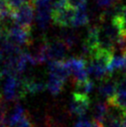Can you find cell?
Instances as JSON below:
<instances>
[{
	"mask_svg": "<svg viewBox=\"0 0 126 127\" xmlns=\"http://www.w3.org/2000/svg\"><path fill=\"white\" fill-rule=\"evenodd\" d=\"M122 123L123 127H126V110H123L122 113Z\"/></svg>",
	"mask_w": 126,
	"mask_h": 127,
	"instance_id": "22",
	"label": "cell"
},
{
	"mask_svg": "<svg viewBox=\"0 0 126 127\" xmlns=\"http://www.w3.org/2000/svg\"><path fill=\"white\" fill-rule=\"evenodd\" d=\"M7 2L11 9L14 10V9L18 8V7L22 6V5L31 2V0H7Z\"/></svg>",
	"mask_w": 126,
	"mask_h": 127,
	"instance_id": "21",
	"label": "cell"
},
{
	"mask_svg": "<svg viewBox=\"0 0 126 127\" xmlns=\"http://www.w3.org/2000/svg\"><path fill=\"white\" fill-rule=\"evenodd\" d=\"M91 105V100L88 95L80 94L77 92H74L68 106V111L70 116H81L84 115L88 110Z\"/></svg>",
	"mask_w": 126,
	"mask_h": 127,
	"instance_id": "3",
	"label": "cell"
},
{
	"mask_svg": "<svg viewBox=\"0 0 126 127\" xmlns=\"http://www.w3.org/2000/svg\"><path fill=\"white\" fill-rule=\"evenodd\" d=\"M90 21V15L88 13L87 7L76 9L73 21L71 23V28H79L87 25Z\"/></svg>",
	"mask_w": 126,
	"mask_h": 127,
	"instance_id": "12",
	"label": "cell"
},
{
	"mask_svg": "<svg viewBox=\"0 0 126 127\" xmlns=\"http://www.w3.org/2000/svg\"><path fill=\"white\" fill-rule=\"evenodd\" d=\"M35 8V22L39 30L46 31L49 27L50 22L53 21L52 5H44V6H37Z\"/></svg>",
	"mask_w": 126,
	"mask_h": 127,
	"instance_id": "6",
	"label": "cell"
},
{
	"mask_svg": "<svg viewBox=\"0 0 126 127\" xmlns=\"http://www.w3.org/2000/svg\"><path fill=\"white\" fill-rule=\"evenodd\" d=\"M116 19H117V21H118L120 26H121L123 34H125L126 33V6L122 7L120 13L116 16Z\"/></svg>",
	"mask_w": 126,
	"mask_h": 127,
	"instance_id": "17",
	"label": "cell"
},
{
	"mask_svg": "<svg viewBox=\"0 0 126 127\" xmlns=\"http://www.w3.org/2000/svg\"><path fill=\"white\" fill-rule=\"evenodd\" d=\"M3 77H4V74H3V71H2V69L0 70V81L3 79Z\"/></svg>",
	"mask_w": 126,
	"mask_h": 127,
	"instance_id": "23",
	"label": "cell"
},
{
	"mask_svg": "<svg viewBox=\"0 0 126 127\" xmlns=\"http://www.w3.org/2000/svg\"><path fill=\"white\" fill-rule=\"evenodd\" d=\"M64 61L71 75L87 68V60L84 57H71Z\"/></svg>",
	"mask_w": 126,
	"mask_h": 127,
	"instance_id": "11",
	"label": "cell"
},
{
	"mask_svg": "<svg viewBox=\"0 0 126 127\" xmlns=\"http://www.w3.org/2000/svg\"><path fill=\"white\" fill-rule=\"evenodd\" d=\"M113 51H119L123 54H126V33L122 35V37L120 38V40L114 46Z\"/></svg>",
	"mask_w": 126,
	"mask_h": 127,
	"instance_id": "19",
	"label": "cell"
},
{
	"mask_svg": "<svg viewBox=\"0 0 126 127\" xmlns=\"http://www.w3.org/2000/svg\"><path fill=\"white\" fill-rule=\"evenodd\" d=\"M26 111L19 101L7 102V111L6 117V124L7 127H15L19 122L25 116Z\"/></svg>",
	"mask_w": 126,
	"mask_h": 127,
	"instance_id": "7",
	"label": "cell"
},
{
	"mask_svg": "<svg viewBox=\"0 0 126 127\" xmlns=\"http://www.w3.org/2000/svg\"><path fill=\"white\" fill-rule=\"evenodd\" d=\"M6 36L21 47L31 46L32 44L31 29L22 27L15 22H13L6 29Z\"/></svg>",
	"mask_w": 126,
	"mask_h": 127,
	"instance_id": "1",
	"label": "cell"
},
{
	"mask_svg": "<svg viewBox=\"0 0 126 127\" xmlns=\"http://www.w3.org/2000/svg\"><path fill=\"white\" fill-rule=\"evenodd\" d=\"M63 42L67 45V46L70 49H72L74 46L79 42V36L74 31H65L61 33L60 37Z\"/></svg>",
	"mask_w": 126,
	"mask_h": 127,
	"instance_id": "14",
	"label": "cell"
},
{
	"mask_svg": "<svg viewBox=\"0 0 126 127\" xmlns=\"http://www.w3.org/2000/svg\"><path fill=\"white\" fill-rule=\"evenodd\" d=\"M48 71L50 74H53L57 77L66 82L70 76V72L67 68L64 60H52L48 63Z\"/></svg>",
	"mask_w": 126,
	"mask_h": 127,
	"instance_id": "8",
	"label": "cell"
},
{
	"mask_svg": "<svg viewBox=\"0 0 126 127\" xmlns=\"http://www.w3.org/2000/svg\"><path fill=\"white\" fill-rule=\"evenodd\" d=\"M116 88H117V81H114L111 77L107 78L101 81V84L98 86V95L108 100L115 95Z\"/></svg>",
	"mask_w": 126,
	"mask_h": 127,
	"instance_id": "9",
	"label": "cell"
},
{
	"mask_svg": "<svg viewBox=\"0 0 126 127\" xmlns=\"http://www.w3.org/2000/svg\"><path fill=\"white\" fill-rule=\"evenodd\" d=\"M13 21L22 27L31 29L35 20V8L32 2L26 3L13 10L12 13Z\"/></svg>",
	"mask_w": 126,
	"mask_h": 127,
	"instance_id": "2",
	"label": "cell"
},
{
	"mask_svg": "<svg viewBox=\"0 0 126 127\" xmlns=\"http://www.w3.org/2000/svg\"><path fill=\"white\" fill-rule=\"evenodd\" d=\"M109 103L105 101H97L94 103L92 109L93 121L104 125V122L109 112Z\"/></svg>",
	"mask_w": 126,
	"mask_h": 127,
	"instance_id": "10",
	"label": "cell"
},
{
	"mask_svg": "<svg viewBox=\"0 0 126 127\" xmlns=\"http://www.w3.org/2000/svg\"><path fill=\"white\" fill-rule=\"evenodd\" d=\"M64 84H65V82L62 81L61 79L53 75V74L49 73L48 81L46 83V88L48 89V91L50 92L51 95H60L63 90Z\"/></svg>",
	"mask_w": 126,
	"mask_h": 127,
	"instance_id": "13",
	"label": "cell"
},
{
	"mask_svg": "<svg viewBox=\"0 0 126 127\" xmlns=\"http://www.w3.org/2000/svg\"><path fill=\"white\" fill-rule=\"evenodd\" d=\"M73 127H94V121H91L85 114L78 116Z\"/></svg>",
	"mask_w": 126,
	"mask_h": 127,
	"instance_id": "16",
	"label": "cell"
},
{
	"mask_svg": "<svg viewBox=\"0 0 126 127\" xmlns=\"http://www.w3.org/2000/svg\"><path fill=\"white\" fill-rule=\"evenodd\" d=\"M76 9L72 7L66 6L61 8L53 10L52 13V20L53 22L58 26L60 27H71V23L73 21L74 15H75Z\"/></svg>",
	"mask_w": 126,
	"mask_h": 127,
	"instance_id": "5",
	"label": "cell"
},
{
	"mask_svg": "<svg viewBox=\"0 0 126 127\" xmlns=\"http://www.w3.org/2000/svg\"><path fill=\"white\" fill-rule=\"evenodd\" d=\"M74 86H75V92L80 93V94H84V95H88L94 90V84L92 80L88 79L87 81L82 82V83L74 85Z\"/></svg>",
	"mask_w": 126,
	"mask_h": 127,
	"instance_id": "15",
	"label": "cell"
},
{
	"mask_svg": "<svg viewBox=\"0 0 126 127\" xmlns=\"http://www.w3.org/2000/svg\"><path fill=\"white\" fill-rule=\"evenodd\" d=\"M68 6L74 9L87 7V0H67Z\"/></svg>",
	"mask_w": 126,
	"mask_h": 127,
	"instance_id": "20",
	"label": "cell"
},
{
	"mask_svg": "<svg viewBox=\"0 0 126 127\" xmlns=\"http://www.w3.org/2000/svg\"><path fill=\"white\" fill-rule=\"evenodd\" d=\"M121 0H94V2L96 3L99 7H102V8H109V7H114V6H117Z\"/></svg>",
	"mask_w": 126,
	"mask_h": 127,
	"instance_id": "18",
	"label": "cell"
},
{
	"mask_svg": "<svg viewBox=\"0 0 126 127\" xmlns=\"http://www.w3.org/2000/svg\"><path fill=\"white\" fill-rule=\"evenodd\" d=\"M70 48L61 39H55L46 43V53L48 61L52 60H65Z\"/></svg>",
	"mask_w": 126,
	"mask_h": 127,
	"instance_id": "4",
	"label": "cell"
},
{
	"mask_svg": "<svg viewBox=\"0 0 126 127\" xmlns=\"http://www.w3.org/2000/svg\"><path fill=\"white\" fill-rule=\"evenodd\" d=\"M4 59V55H3V52L1 51V49H0V61L3 60Z\"/></svg>",
	"mask_w": 126,
	"mask_h": 127,
	"instance_id": "24",
	"label": "cell"
}]
</instances>
